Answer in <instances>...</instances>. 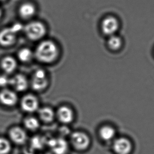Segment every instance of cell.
I'll use <instances>...</instances> for the list:
<instances>
[{"mask_svg": "<svg viewBox=\"0 0 154 154\" xmlns=\"http://www.w3.org/2000/svg\"><path fill=\"white\" fill-rule=\"evenodd\" d=\"M35 54L37 59L40 62L50 63H53L57 58L58 48L53 42L45 40L38 44Z\"/></svg>", "mask_w": 154, "mask_h": 154, "instance_id": "6da1fadb", "label": "cell"}, {"mask_svg": "<svg viewBox=\"0 0 154 154\" xmlns=\"http://www.w3.org/2000/svg\"><path fill=\"white\" fill-rule=\"evenodd\" d=\"M25 34L29 39L36 41L42 39L46 34V27L43 23L34 21L29 23L25 27Z\"/></svg>", "mask_w": 154, "mask_h": 154, "instance_id": "7a4b0ae2", "label": "cell"}, {"mask_svg": "<svg viewBox=\"0 0 154 154\" xmlns=\"http://www.w3.org/2000/svg\"><path fill=\"white\" fill-rule=\"evenodd\" d=\"M71 143L76 150L83 151L87 149L91 144L89 136L83 132L76 131L71 136Z\"/></svg>", "mask_w": 154, "mask_h": 154, "instance_id": "3957f363", "label": "cell"}, {"mask_svg": "<svg viewBox=\"0 0 154 154\" xmlns=\"http://www.w3.org/2000/svg\"><path fill=\"white\" fill-rule=\"evenodd\" d=\"M21 29L20 24L13 25L12 27L5 28L0 32V44L10 46L14 43L17 39V33Z\"/></svg>", "mask_w": 154, "mask_h": 154, "instance_id": "277c9868", "label": "cell"}, {"mask_svg": "<svg viewBox=\"0 0 154 154\" xmlns=\"http://www.w3.org/2000/svg\"><path fill=\"white\" fill-rule=\"evenodd\" d=\"M48 79L45 71L38 69L35 72L32 80V86L34 90L41 91L45 89L48 85Z\"/></svg>", "mask_w": 154, "mask_h": 154, "instance_id": "5b68a950", "label": "cell"}, {"mask_svg": "<svg viewBox=\"0 0 154 154\" xmlns=\"http://www.w3.org/2000/svg\"><path fill=\"white\" fill-rule=\"evenodd\" d=\"M112 148L116 154H130L133 149V145L127 138L121 137L115 140Z\"/></svg>", "mask_w": 154, "mask_h": 154, "instance_id": "8992f818", "label": "cell"}, {"mask_svg": "<svg viewBox=\"0 0 154 154\" xmlns=\"http://www.w3.org/2000/svg\"><path fill=\"white\" fill-rule=\"evenodd\" d=\"M102 30L104 34L111 36L114 35L119 28V22L115 17L109 16L103 20L102 23Z\"/></svg>", "mask_w": 154, "mask_h": 154, "instance_id": "52a82bcc", "label": "cell"}, {"mask_svg": "<svg viewBox=\"0 0 154 154\" xmlns=\"http://www.w3.org/2000/svg\"><path fill=\"white\" fill-rule=\"evenodd\" d=\"M48 145L54 154H65L69 148L67 143L62 138H53L48 141Z\"/></svg>", "mask_w": 154, "mask_h": 154, "instance_id": "ba28073f", "label": "cell"}, {"mask_svg": "<svg viewBox=\"0 0 154 154\" xmlns=\"http://www.w3.org/2000/svg\"><path fill=\"white\" fill-rule=\"evenodd\" d=\"M21 104L23 111L27 113H32L38 111L39 102L35 96L33 95H27L22 99Z\"/></svg>", "mask_w": 154, "mask_h": 154, "instance_id": "9c48e42d", "label": "cell"}, {"mask_svg": "<svg viewBox=\"0 0 154 154\" xmlns=\"http://www.w3.org/2000/svg\"><path fill=\"white\" fill-rule=\"evenodd\" d=\"M56 116L59 121L64 124L72 123L74 118L73 110L69 107H60L57 111Z\"/></svg>", "mask_w": 154, "mask_h": 154, "instance_id": "30bf717a", "label": "cell"}, {"mask_svg": "<svg viewBox=\"0 0 154 154\" xmlns=\"http://www.w3.org/2000/svg\"><path fill=\"white\" fill-rule=\"evenodd\" d=\"M17 101V97L14 92L4 89L0 92V102L6 106H13Z\"/></svg>", "mask_w": 154, "mask_h": 154, "instance_id": "8fae6325", "label": "cell"}, {"mask_svg": "<svg viewBox=\"0 0 154 154\" xmlns=\"http://www.w3.org/2000/svg\"><path fill=\"white\" fill-rule=\"evenodd\" d=\"M9 135L13 142L17 144H23L27 140L25 131L19 127H14L11 129Z\"/></svg>", "mask_w": 154, "mask_h": 154, "instance_id": "7c38bea8", "label": "cell"}, {"mask_svg": "<svg viewBox=\"0 0 154 154\" xmlns=\"http://www.w3.org/2000/svg\"><path fill=\"white\" fill-rule=\"evenodd\" d=\"M10 85L17 91H23L28 87V81L24 75L19 74L10 79Z\"/></svg>", "mask_w": 154, "mask_h": 154, "instance_id": "4fadbf2b", "label": "cell"}, {"mask_svg": "<svg viewBox=\"0 0 154 154\" xmlns=\"http://www.w3.org/2000/svg\"><path fill=\"white\" fill-rule=\"evenodd\" d=\"M36 10L33 4L26 3L22 4L19 9V13L21 17L24 19L31 18L35 13Z\"/></svg>", "mask_w": 154, "mask_h": 154, "instance_id": "5bb4252c", "label": "cell"}, {"mask_svg": "<svg viewBox=\"0 0 154 154\" xmlns=\"http://www.w3.org/2000/svg\"><path fill=\"white\" fill-rule=\"evenodd\" d=\"M99 135L102 140L104 141H109L114 138L116 135V131L112 126L105 125L100 128Z\"/></svg>", "mask_w": 154, "mask_h": 154, "instance_id": "9a60e30c", "label": "cell"}, {"mask_svg": "<svg viewBox=\"0 0 154 154\" xmlns=\"http://www.w3.org/2000/svg\"><path fill=\"white\" fill-rule=\"evenodd\" d=\"M1 67L6 73H12L17 68V61L11 56H6L3 59L1 62Z\"/></svg>", "mask_w": 154, "mask_h": 154, "instance_id": "2e32d148", "label": "cell"}, {"mask_svg": "<svg viewBox=\"0 0 154 154\" xmlns=\"http://www.w3.org/2000/svg\"><path fill=\"white\" fill-rule=\"evenodd\" d=\"M38 115L40 119L45 123L52 122L55 116L53 110L48 107L40 109L38 111Z\"/></svg>", "mask_w": 154, "mask_h": 154, "instance_id": "e0dca14e", "label": "cell"}, {"mask_svg": "<svg viewBox=\"0 0 154 154\" xmlns=\"http://www.w3.org/2000/svg\"><path fill=\"white\" fill-rule=\"evenodd\" d=\"M108 46L111 50H119L122 46V40L119 36H110L108 40Z\"/></svg>", "mask_w": 154, "mask_h": 154, "instance_id": "ac0fdd59", "label": "cell"}, {"mask_svg": "<svg viewBox=\"0 0 154 154\" xmlns=\"http://www.w3.org/2000/svg\"><path fill=\"white\" fill-rule=\"evenodd\" d=\"M24 125L27 129L29 130H36L40 127L39 121L33 117H29L25 119Z\"/></svg>", "mask_w": 154, "mask_h": 154, "instance_id": "d6986e66", "label": "cell"}, {"mask_svg": "<svg viewBox=\"0 0 154 154\" xmlns=\"http://www.w3.org/2000/svg\"><path fill=\"white\" fill-rule=\"evenodd\" d=\"M18 56L21 61L27 63L31 60L33 58V53L29 49L23 48L19 51Z\"/></svg>", "mask_w": 154, "mask_h": 154, "instance_id": "ffe728a7", "label": "cell"}, {"mask_svg": "<svg viewBox=\"0 0 154 154\" xmlns=\"http://www.w3.org/2000/svg\"><path fill=\"white\" fill-rule=\"evenodd\" d=\"M45 143L46 142L43 138L40 136H35L32 138L31 144L32 147L34 149H40L44 147Z\"/></svg>", "mask_w": 154, "mask_h": 154, "instance_id": "44dd1931", "label": "cell"}, {"mask_svg": "<svg viewBox=\"0 0 154 154\" xmlns=\"http://www.w3.org/2000/svg\"><path fill=\"white\" fill-rule=\"evenodd\" d=\"M11 149L10 142L4 138H0V154H8Z\"/></svg>", "mask_w": 154, "mask_h": 154, "instance_id": "7402d4cb", "label": "cell"}, {"mask_svg": "<svg viewBox=\"0 0 154 154\" xmlns=\"http://www.w3.org/2000/svg\"><path fill=\"white\" fill-rule=\"evenodd\" d=\"M10 84V79L6 75H0V87H5Z\"/></svg>", "mask_w": 154, "mask_h": 154, "instance_id": "603a6c76", "label": "cell"}, {"mask_svg": "<svg viewBox=\"0 0 154 154\" xmlns=\"http://www.w3.org/2000/svg\"><path fill=\"white\" fill-rule=\"evenodd\" d=\"M1 15H2V12H1V9H0V18L1 17Z\"/></svg>", "mask_w": 154, "mask_h": 154, "instance_id": "cb8c5ba5", "label": "cell"}, {"mask_svg": "<svg viewBox=\"0 0 154 154\" xmlns=\"http://www.w3.org/2000/svg\"><path fill=\"white\" fill-rule=\"evenodd\" d=\"M4 0H0V1H3Z\"/></svg>", "mask_w": 154, "mask_h": 154, "instance_id": "d4e9b609", "label": "cell"}]
</instances>
